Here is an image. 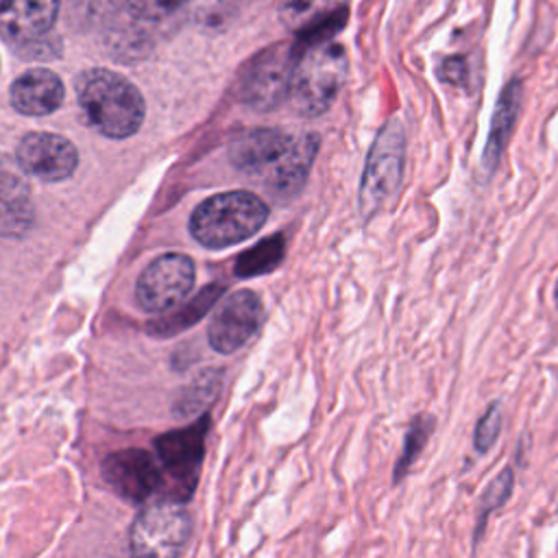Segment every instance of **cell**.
Here are the masks:
<instances>
[{
	"label": "cell",
	"mask_w": 558,
	"mask_h": 558,
	"mask_svg": "<svg viewBox=\"0 0 558 558\" xmlns=\"http://www.w3.org/2000/svg\"><path fill=\"white\" fill-rule=\"evenodd\" d=\"M499 429H501V410L497 403H490L488 410L484 412V416L475 425V438H473L475 449L480 453H486L495 445Z\"/></svg>",
	"instance_id": "cell-23"
},
{
	"label": "cell",
	"mask_w": 558,
	"mask_h": 558,
	"mask_svg": "<svg viewBox=\"0 0 558 558\" xmlns=\"http://www.w3.org/2000/svg\"><path fill=\"white\" fill-rule=\"evenodd\" d=\"M205 432H207V421L203 418L185 429L170 432L157 440L159 460L166 473H170L172 480L183 488L185 497L192 493V486L196 482L198 464L203 460Z\"/></svg>",
	"instance_id": "cell-12"
},
{
	"label": "cell",
	"mask_w": 558,
	"mask_h": 558,
	"mask_svg": "<svg viewBox=\"0 0 558 558\" xmlns=\"http://www.w3.org/2000/svg\"><path fill=\"white\" fill-rule=\"evenodd\" d=\"M286 255V240L281 233L270 235L255 244L253 248L244 251L235 262L238 277H255L275 270Z\"/></svg>",
	"instance_id": "cell-18"
},
{
	"label": "cell",
	"mask_w": 558,
	"mask_h": 558,
	"mask_svg": "<svg viewBox=\"0 0 558 558\" xmlns=\"http://www.w3.org/2000/svg\"><path fill=\"white\" fill-rule=\"evenodd\" d=\"M268 218V205L253 192L233 190L203 201L192 218L190 231L209 248H225L248 240Z\"/></svg>",
	"instance_id": "cell-3"
},
{
	"label": "cell",
	"mask_w": 558,
	"mask_h": 558,
	"mask_svg": "<svg viewBox=\"0 0 558 558\" xmlns=\"http://www.w3.org/2000/svg\"><path fill=\"white\" fill-rule=\"evenodd\" d=\"M35 222V207L24 170L0 157V235L22 238Z\"/></svg>",
	"instance_id": "cell-13"
},
{
	"label": "cell",
	"mask_w": 558,
	"mask_h": 558,
	"mask_svg": "<svg viewBox=\"0 0 558 558\" xmlns=\"http://www.w3.org/2000/svg\"><path fill=\"white\" fill-rule=\"evenodd\" d=\"M192 0H124L129 13L144 24H159L181 13Z\"/></svg>",
	"instance_id": "cell-21"
},
{
	"label": "cell",
	"mask_w": 558,
	"mask_h": 558,
	"mask_svg": "<svg viewBox=\"0 0 558 558\" xmlns=\"http://www.w3.org/2000/svg\"><path fill=\"white\" fill-rule=\"evenodd\" d=\"M279 20L290 31H305L329 13V0H279Z\"/></svg>",
	"instance_id": "cell-19"
},
{
	"label": "cell",
	"mask_w": 558,
	"mask_h": 558,
	"mask_svg": "<svg viewBox=\"0 0 558 558\" xmlns=\"http://www.w3.org/2000/svg\"><path fill=\"white\" fill-rule=\"evenodd\" d=\"M521 102H523V87H521V81L514 78L501 89L493 120H490L488 140L482 153V170L486 177H490V172L497 168L499 157L508 146V140L514 131V124L521 111Z\"/></svg>",
	"instance_id": "cell-17"
},
{
	"label": "cell",
	"mask_w": 558,
	"mask_h": 558,
	"mask_svg": "<svg viewBox=\"0 0 558 558\" xmlns=\"http://www.w3.org/2000/svg\"><path fill=\"white\" fill-rule=\"evenodd\" d=\"M105 480L129 501L148 499L161 482V473L150 453L142 449H124L111 453L102 462Z\"/></svg>",
	"instance_id": "cell-11"
},
{
	"label": "cell",
	"mask_w": 558,
	"mask_h": 558,
	"mask_svg": "<svg viewBox=\"0 0 558 558\" xmlns=\"http://www.w3.org/2000/svg\"><path fill=\"white\" fill-rule=\"evenodd\" d=\"M434 429V418L432 416H416L410 425V432H408V438H405V445H403V451L399 456V462L395 466V480L399 482L405 471L412 466V462L418 458L421 449L425 447L429 434Z\"/></svg>",
	"instance_id": "cell-20"
},
{
	"label": "cell",
	"mask_w": 558,
	"mask_h": 558,
	"mask_svg": "<svg viewBox=\"0 0 558 558\" xmlns=\"http://www.w3.org/2000/svg\"><path fill=\"white\" fill-rule=\"evenodd\" d=\"M187 536V512L172 501H161L137 514L131 527V551L135 556H177L183 551Z\"/></svg>",
	"instance_id": "cell-6"
},
{
	"label": "cell",
	"mask_w": 558,
	"mask_h": 558,
	"mask_svg": "<svg viewBox=\"0 0 558 558\" xmlns=\"http://www.w3.org/2000/svg\"><path fill=\"white\" fill-rule=\"evenodd\" d=\"M405 166V131L399 120H388L371 150L364 163V174L357 190V209L362 218L375 216L381 205L392 196V192L399 187Z\"/></svg>",
	"instance_id": "cell-5"
},
{
	"label": "cell",
	"mask_w": 558,
	"mask_h": 558,
	"mask_svg": "<svg viewBox=\"0 0 558 558\" xmlns=\"http://www.w3.org/2000/svg\"><path fill=\"white\" fill-rule=\"evenodd\" d=\"M510 490H512V469H504L501 475H497L493 480V484L488 486V490L484 493L482 497V504H480V519H477V530L484 527L488 514L493 510H497L508 497H510Z\"/></svg>",
	"instance_id": "cell-22"
},
{
	"label": "cell",
	"mask_w": 558,
	"mask_h": 558,
	"mask_svg": "<svg viewBox=\"0 0 558 558\" xmlns=\"http://www.w3.org/2000/svg\"><path fill=\"white\" fill-rule=\"evenodd\" d=\"M296 57V41H277L259 50L240 72L238 98L255 111L277 109L288 100Z\"/></svg>",
	"instance_id": "cell-4"
},
{
	"label": "cell",
	"mask_w": 558,
	"mask_h": 558,
	"mask_svg": "<svg viewBox=\"0 0 558 558\" xmlns=\"http://www.w3.org/2000/svg\"><path fill=\"white\" fill-rule=\"evenodd\" d=\"M194 286V262L183 253L155 257L137 279L135 294L146 312H166L179 305Z\"/></svg>",
	"instance_id": "cell-7"
},
{
	"label": "cell",
	"mask_w": 558,
	"mask_h": 558,
	"mask_svg": "<svg viewBox=\"0 0 558 558\" xmlns=\"http://www.w3.org/2000/svg\"><path fill=\"white\" fill-rule=\"evenodd\" d=\"M318 135L307 133V135H296L292 140V146L288 153L281 157L277 168L266 177V187L270 190L272 196L279 201H288L301 192V187L307 181L310 168L314 163L316 150H318Z\"/></svg>",
	"instance_id": "cell-15"
},
{
	"label": "cell",
	"mask_w": 558,
	"mask_h": 558,
	"mask_svg": "<svg viewBox=\"0 0 558 558\" xmlns=\"http://www.w3.org/2000/svg\"><path fill=\"white\" fill-rule=\"evenodd\" d=\"M59 0H0V35L13 44H31L54 24Z\"/></svg>",
	"instance_id": "cell-14"
},
{
	"label": "cell",
	"mask_w": 558,
	"mask_h": 558,
	"mask_svg": "<svg viewBox=\"0 0 558 558\" xmlns=\"http://www.w3.org/2000/svg\"><path fill=\"white\" fill-rule=\"evenodd\" d=\"M76 98L92 129L111 140L133 135L144 122L140 89L118 72L94 68L76 78Z\"/></svg>",
	"instance_id": "cell-1"
},
{
	"label": "cell",
	"mask_w": 558,
	"mask_h": 558,
	"mask_svg": "<svg viewBox=\"0 0 558 558\" xmlns=\"http://www.w3.org/2000/svg\"><path fill=\"white\" fill-rule=\"evenodd\" d=\"M292 140L294 135L279 129H251L231 142L229 159L242 174L268 177L292 146Z\"/></svg>",
	"instance_id": "cell-10"
},
{
	"label": "cell",
	"mask_w": 558,
	"mask_h": 558,
	"mask_svg": "<svg viewBox=\"0 0 558 558\" xmlns=\"http://www.w3.org/2000/svg\"><path fill=\"white\" fill-rule=\"evenodd\" d=\"M65 89L61 78L44 68L20 74L11 85V105L24 116H46L59 109Z\"/></svg>",
	"instance_id": "cell-16"
},
{
	"label": "cell",
	"mask_w": 558,
	"mask_h": 558,
	"mask_svg": "<svg viewBox=\"0 0 558 558\" xmlns=\"http://www.w3.org/2000/svg\"><path fill=\"white\" fill-rule=\"evenodd\" d=\"M262 320V299L253 290H238L229 294L214 312L207 340L218 353H233L255 336Z\"/></svg>",
	"instance_id": "cell-8"
},
{
	"label": "cell",
	"mask_w": 558,
	"mask_h": 558,
	"mask_svg": "<svg viewBox=\"0 0 558 558\" xmlns=\"http://www.w3.org/2000/svg\"><path fill=\"white\" fill-rule=\"evenodd\" d=\"M17 166L41 181H63L68 179L78 163L76 146L57 133L35 131L24 135V140L17 144L15 153Z\"/></svg>",
	"instance_id": "cell-9"
},
{
	"label": "cell",
	"mask_w": 558,
	"mask_h": 558,
	"mask_svg": "<svg viewBox=\"0 0 558 558\" xmlns=\"http://www.w3.org/2000/svg\"><path fill=\"white\" fill-rule=\"evenodd\" d=\"M347 70V50L331 39L301 48L292 72L288 102L305 118L325 113L344 85Z\"/></svg>",
	"instance_id": "cell-2"
}]
</instances>
